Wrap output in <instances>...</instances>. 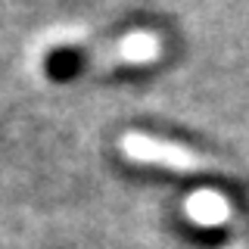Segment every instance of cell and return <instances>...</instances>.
I'll list each match as a JSON object with an SVG mask.
<instances>
[{"label": "cell", "mask_w": 249, "mask_h": 249, "mask_svg": "<svg viewBox=\"0 0 249 249\" xmlns=\"http://www.w3.org/2000/svg\"><path fill=\"white\" fill-rule=\"evenodd\" d=\"M246 249H249V237H246Z\"/></svg>", "instance_id": "cell-1"}]
</instances>
